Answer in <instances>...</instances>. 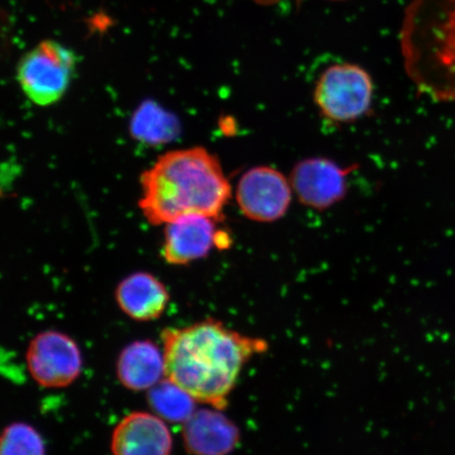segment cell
Masks as SVG:
<instances>
[{"instance_id":"1","label":"cell","mask_w":455,"mask_h":455,"mask_svg":"<svg viewBox=\"0 0 455 455\" xmlns=\"http://www.w3.org/2000/svg\"><path fill=\"white\" fill-rule=\"evenodd\" d=\"M162 340L166 378L197 403L220 411L246 363L268 348L264 339L246 337L212 318L164 329Z\"/></svg>"},{"instance_id":"2","label":"cell","mask_w":455,"mask_h":455,"mask_svg":"<svg viewBox=\"0 0 455 455\" xmlns=\"http://www.w3.org/2000/svg\"><path fill=\"white\" fill-rule=\"evenodd\" d=\"M140 186V208L155 226L192 213L220 220L231 197L219 159L202 147L162 156L142 173Z\"/></svg>"},{"instance_id":"3","label":"cell","mask_w":455,"mask_h":455,"mask_svg":"<svg viewBox=\"0 0 455 455\" xmlns=\"http://www.w3.org/2000/svg\"><path fill=\"white\" fill-rule=\"evenodd\" d=\"M401 49L408 76L420 93L455 102V0H411Z\"/></svg>"},{"instance_id":"4","label":"cell","mask_w":455,"mask_h":455,"mask_svg":"<svg viewBox=\"0 0 455 455\" xmlns=\"http://www.w3.org/2000/svg\"><path fill=\"white\" fill-rule=\"evenodd\" d=\"M76 67V54L65 44L49 39L21 57L17 65V82L33 104L54 105L69 89Z\"/></svg>"},{"instance_id":"5","label":"cell","mask_w":455,"mask_h":455,"mask_svg":"<svg viewBox=\"0 0 455 455\" xmlns=\"http://www.w3.org/2000/svg\"><path fill=\"white\" fill-rule=\"evenodd\" d=\"M373 82L363 68L339 64L322 73L315 89V101L329 121L346 124L365 116L371 108Z\"/></svg>"},{"instance_id":"6","label":"cell","mask_w":455,"mask_h":455,"mask_svg":"<svg viewBox=\"0 0 455 455\" xmlns=\"http://www.w3.org/2000/svg\"><path fill=\"white\" fill-rule=\"evenodd\" d=\"M28 372L44 388H65L82 372L83 358L76 340L69 335L47 330L28 344L26 354Z\"/></svg>"},{"instance_id":"7","label":"cell","mask_w":455,"mask_h":455,"mask_svg":"<svg viewBox=\"0 0 455 455\" xmlns=\"http://www.w3.org/2000/svg\"><path fill=\"white\" fill-rule=\"evenodd\" d=\"M292 187L280 171L259 166L244 173L236 188V201L247 219L272 223L283 218L291 204Z\"/></svg>"},{"instance_id":"8","label":"cell","mask_w":455,"mask_h":455,"mask_svg":"<svg viewBox=\"0 0 455 455\" xmlns=\"http://www.w3.org/2000/svg\"><path fill=\"white\" fill-rule=\"evenodd\" d=\"M354 169L355 166L340 167L328 158H307L295 164L290 184L301 204L321 212L346 196L348 176Z\"/></svg>"},{"instance_id":"9","label":"cell","mask_w":455,"mask_h":455,"mask_svg":"<svg viewBox=\"0 0 455 455\" xmlns=\"http://www.w3.org/2000/svg\"><path fill=\"white\" fill-rule=\"evenodd\" d=\"M215 219L192 213L169 221L164 229L163 258L170 265L186 266L206 258L216 247Z\"/></svg>"},{"instance_id":"10","label":"cell","mask_w":455,"mask_h":455,"mask_svg":"<svg viewBox=\"0 0 455 455\" xmlns=\"http://www.w3.org/2000/svg\"><path fill=\"white\" fill-rule=\"evenodd\" d=\"M172 435L164 420L149 412H132L114 428L113 455H171Z\"/></svg>"},{"instance_id":"11","label":"cell","mask_w":455,"mask_h":455,"mask_svg":"<svg viewBox=\"0 0 455 455\" xmlns=\"http://www.w3.org/2000/svg\"><path fill=\"white\" fill-rule=\"evenodd\" d=\"M215 409H202L184 423L185 448L192 455H228L238 442V430Z\"/></svg>"},{"instance_id":"12","label":"cell","mask_w":455,"mask_h":455,"mask_svg":"<svg viewBox=\"0 0 455 455\" xmlns=\"http://www.w3.org/2000/svg\"><path fill=\"white\" fill-rule=\"evenodd\" d=\"M116 299L119 308L132 320L151 322L163 315L170 294L167 287L151 273L136 272L119 283Z\"/></svg>"},{"instance_id":"13","label":"cell","mask_w":455,"mask_h":455,"mask_svg":"<svg viewBox=\"0 0 455 455\" xmlns=\"http://www.w3.org/2000/svg\"><path fill=\"white\" fill-rule=\"evenodd\" d=\"M116 373L127 389L150 390L166 378L164 351L151 340L133 341L119 355Z\"/></svg>"},{"instance_id":"14","label":"cell","mask_w":455,"mask_h":455,"mask_svg":"<svg viewBox=\"0 0 455 455\" xmlns=\"http://www.w3.org/2000/svg\"><path fill=\"white\" fill-rule=\"evenodd\" d=\"M148 402L157 417L171 423H186L196 411L195 398L167 378L148 390Z\"/></svg>"},{"instance_id":"15","label":"cell","mask_w":455,"mask_h":455,"mask_svg":"<svg viewBox=\"0 0 455 455\" xmlns=\"http://www.w3.org/2000/svg\"><path fill=\"white\" fill-rule=\"evenodd\" d=\"M132 131L136 139L150 142L152 145L162 144L173 138L176 133V124L168 113L149 102L142 105L136 112Z\"/></svg>"},{"instance_id":"16","label":"cell","mask_w":455,"mask_h":455,"mask_svg":"<svg viewBox=\"0 0 455 455\" xmlns=\"http://www.w3.org/2000/svg\"><path fill=\"white\" fill-rule=\"evenodd\" d=\"M0 455H45L43 437L31 425L10 424L0 440Z\"/></svg>"}]
</instances>
